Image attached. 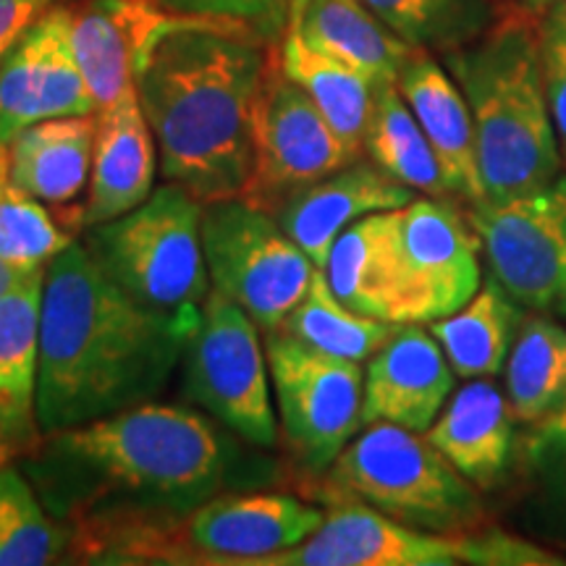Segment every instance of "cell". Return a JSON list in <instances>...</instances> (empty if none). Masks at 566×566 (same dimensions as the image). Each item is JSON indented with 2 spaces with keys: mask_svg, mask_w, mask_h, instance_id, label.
I'll return each mask as SVG.
<instances>
[{
  "mask_svg": "<svg viewBox=\"0 0 566 566\" xmlns=\"http://www.w3.org/2000/svg\"><path fill=\"white\" fill-rule=\"evenodd\" d=\"M323 273L334 294L354 313L396 323V210L373 212L352 223L336 239Z\"/></svg>",
  "mask_w": 566,
  "mask_h": 566,
  "instance_id": "obj_25",
  "label": "cell"
},
{
  "mask_svg": "<svg viewBox=\"0 0 566 566\" xmlns=\"http://www.w3.org/2000/svg\"><path fill=\"white\" fill-rule=\"evenodd\" d=\"M158 166V145L137 95L108 111H97L90 187L82 202V231L116 221L139 208L155 192Z\"/></svg>",
  "mask_w": 566,
  "mask_h": 566,
  "instance_id": "obj_19",
  "label": "cell"
},
{
  "mask_svg": "<svg viewBox=\"0 0 566 566\" xmlns=\"http://www.w3.org/2000/svg\"><path fill=\"white\" fill-rule=\"evenodd\" d=\"M279 66L289 80L300 84L313 97V103L328 118L338 137L354 153L363 155L365 129L370 122L378 84L367 80L363 71L349 66V63L317 51L294 30L283 34Z\"/></svg>",
  "mask_w": 566,
  "mask_h": 566,
  "instance_id": "obj_27",
  "label": "cell"
},
{
  "mask_svg": "<svg viewBox=\"0 0 566 566\" xmlns=\"http://www.w3.org/2000/svg\"><path fill=\"white\" fill-rule=\"evenodd\" d=\"M74 533L48 514L17 464L0 467V566H48L69 554Z\"/></svg>",
  "mask_w": 566,
  "mask_h": 566,
  "instance_id": "obj_31",
  "label": "cell"
},
{
  "mask_svg": "<svg viewBox=\"0 0 566 566\" xmlns=\"http://www.w3.org/2000/svg\"><path fill=\"white\" fill-rule=\"evenodd\" d=\"M558 0H525V9L533 13H546L551 6H556Z\"/></svg>",
  "mask_w": 566,
  "mask_h": 566,
  "instance_id": "obj_40",
  "label": "cell"
},
{
  "mask_svg": "<svg viewBox=\"0 0 566 566\" xmlns=\"http://www.w3.org/2000/svg\"><path fill=\"white\" fill-rule=\"evenodd\" d=\"M491 275L527 313L566 317V174L504 202L470 205Z\"/></svg>",
  "mask_w": 566,
  "mask_h": 566,
  "instance_id": "obj_11",
  "label": "cell"
},
{
  "mask_svg": "<svg viewBox=\"0 0 566 566\" xmlns=\"http://www.w3.org/2000/svg\"><path fill=\"white\" fill-rule=\"evenodd\" d=\"M189 336V328L124 294L76 239L48 263L42 281V433L155 401L181 365Z\"/></svg>",
  "mask_w": 566,
  "mask_h": 566,
  "instance_id": "obj_3",
  "label": "cell"
},
{
  "mask_svg": "<svg viewBox=\"0 0 566 566\" xmlns=\"http://www.w3.org/2000/svg\"><path fill=\"white\" fill-rule=\"evenodd\" d=\"M417 197L375 163L354 160L325 179H317L275 210L283 231L302 247L317 268H325L336 239L359 218L405 208Z\"/></svg>",
  "mask_w": 566,
  "mask_h": 566,
  "instance_id": "obj_17",
  "label": "cell"
},
{
  "mask_svg": "<svg viewBox=\"0 0 566 566\" xmlns=\"http://www.w3.org/2000/svg\"><path fill=\"white\" fill-rule=\"evenodd\" d=\"M415 51L451 53L491 30L493 0H365Z\"/></svg>",
  "mask_w": 566,
  "mask_h": 566,
  "instance_id": "obj_32",
  "label": "cell"
},
{
  "mask_svg": "<svg viewBox=\"0 0 566 566\" xmlns=\"http://www.w3.org/2000/svg\"><path fill=\"white\" fill-rule=\"evenodd\" d=\"M543 451H554L566 459V405L541 424V433L535 438V454H543Z\"/></svg>",
  "mask_w": 566,
  "mask_h": 566,
  "instance_id": "obj_38",
  "label": "cell"
},
{
  "mask_svg": "<svg viewBox=\"0 0 566 566\" xmlns=\"http://www.w3.org/2000/svg\"><path fill=\"white\" fill-rule=\"evenodd\" d=\"M522 317L525 310L491 275L464 307L428 328L459 378H493L504 370Z\"/></svg>",
  "mask_w": 566,
  "mask_h": 566,
  "instance_id": "obj_26",
  "label": "cell"
},
{
  "mask_svg": "<svg viewBox=\"0 0 566 566\" xmlns=\"http://www.w3.org/2000/svg\"><path fill=\"white\" fill-rule=\"evenodd\" d=\"M263 338L260 325L237 302L210 289L181 357L184 394L239 441L273 449L281 428Z\"/></svg>",
  "mask_w": 566,
  "mask_h": 566,
  "instance_id": "obj_7",
  "label": "cell"
},
{
  "mask_svg": "<svg viewBox=\"0 0 566 566\" xmlns=\"http://www.w3.org/2000/svg\"><path fill=\"white\" fill-rule=\"evenodd\" d=\"M271 71L265 40L226 19L163 11L134 61V90L160 174L202 205L242 197L254 108Z\"/></svg>",
  "mask_w": 566,
  "mask_h": 566,
  "instance_id": "obj_2",
  "label": "cell"
},
{
  "mask_svg": "<svg viewBox=\"0 0 566 566\" xmlns=\"http://www.w3.org/2000/svg\"><path fill=\"white\" fill-rule=\"evenodd\" d=\"M87 113L95 101L71 48V9L53 6L0 61V145L32 124Z\"/></svg>",
  "mask_w": 566,
  "mask_h": 566,
  "instance_id": "obj_14",
  "label": "cell"
},
{
  "mask_svg": "<svg viewBox=\"0 0 566 566\" xmlns=\"http://www.w3.org/2000/svg\"><path fill=\"white\" fill-rule=\"evenodd\" d=\"M55 3L59 0H0V61L9 55L21 34Z\"/></svg>",
  "mask_w": 566,
  "mask_h": 566,
  "instance_id": "obj_37",
  "label": "cell"
},
{
  "mask_svg": "<svg viewBox=\"0 0 566 566\" xmlns=\"http://www.w3.org/2000/svg\"><path fill=\"white\" fill-rule=\"evenodd\" d=\"M537 45H541V69L551 118H554L558 150L566 166V0H558L543 13Z\"/></svg>",
  "mask_w": 566,
  "mask_h": 566,
  "instance_id": "obj_35",
  "label": "cell"
},
{
  "mask_svg": "<svg viewBox=\"0 0 566 566\" xmlns=\"http://www.w3.org/2000/svg\"><path fill=\"white\" fill-rule=\"evenodd\" d=\"M82 242L124 294L195 334L212 289L197 197L166 181L126 216L84 229Z\"/></svg>",
  "mask_w": 566,
  "mask_h": 566,
  "instance_id": "obj_5",
  "label": "cell"
},
{
  "mask_svg": "<svg viewBox=\"0 0 566 566\" xmlns=\"http://www.w3.org/2000/svg\"><path fill=\"white\" fill-rule=\"evenodd\" d=\"M42 281L0 300V467L30 457L45 436L38 417Z\"/></svg>",
  "mask_w": 566,
  "mask_h": 566,
  "instance_id": "obj_21",
  "label": "cell"
},
{
  "mask_svg": "<svg viewBox=\"0 0 566 566\" xmlns=\"http://www.w3.org/2000/svg\"><path fill=\"white\" fill-rule=\"evenodd\" d=\"M480 250L470 218L449 200L415 197L396 208V323L428 325L464 307L483 286Z\"/></svg>",
  "mask_w": 566,
  "mask_h": 566,
  "instance_id": "obj_13",
  "label": "cell"
},
{
  "mask_svg": "<svg viewBox=\"0 0 566 566\" xmlns=\"http://www.w3.org/2000/svg\"><path fill=\"white\" fill-rule=\"evenodd\" d=\"M454 367L422 323H405L367 359L363 428L391 422L424 433L454 394Z\"/></svg>",
  "mask_w": 566,
  "mask_h": 566,
  "instance_id": "obj_16",
  "label": "cell"
},
{
  "mask_svg": "<svg viewBox=\"0 0 566 566\" xmlns=\"http://www.w3.org/2000/svg\"><path fill=\"white\" fill-rule=\"evenodd\" d=\"M95 134L97 113L27 126L9 145L11 179L34 200L59 208L55 216L80 210L76 200L90 187Z\"/></svg>",
  "mask_w": 566,
  "mask_h": 566,
  "instance_id": "obj_23",
  "label": "cell"
},
{
  "mask_svg": "<svg viewBox=\"0 0 566 566\" xmlns=\"http://www.w3.org/2000/svg\"><path fill=\"white\" fill-rule=\"evenodd\" d=\"M74 242V231L11 179L9 147L0 145V258L19 268H48Z\"/></svg>",
  "mask_w": 566,
  "mask_h": 566,
  "instance_id": "obj_33",
  "label": "cell"
},
{
  "mask_svg": "<svg viewBox=\"0 0 566 566\" xmlns=\"http://www.w3.org/2000/svg\"><path fill=\"white\" fill-rule=\"evenodd\" d=\"M279 428L296 462L323 475L363 430V363L331 357L286 331H265Z\"/></svg>",
  "mask_w": 566,
  "mask_h": 566,
  "instance_id": "obj_9",
  "label": "cell"
},
{
  "mask_svg": "<svg viewBox=\"0 0 566 566\" xmlns=\"http://www.w3.org/2000/svg\"><path fill=\"white\" fill-rule=\"evenodd\" d=\"M399 325L401 323L359 315L346 307L334 294L321 268L315 273L310 292L302 296V302L296 304L279 328L294 336L296 342L331 354V357L367 363L399 331Z\"/></svg>",
  "mask_w": 566,
  "mask_h": 566,
  "instance_id": "obj_30",
  "label": "cell"
},
{
  "mask_svg": "<svg viewBox=\"0 0 566 566\" xmlns=\"http://www.w3.org/2000/svg\"><path fill=\"white\" fill-rule=\"evenodd\" d=\"M443 55L475 124L483 202L512 200L554 181L564 160L533 27L509 19Z\"/></svg>",
  "mask_w": 566,
  "mask_h": 566,
  "instance_id": "obj_4",
  "label": "cell"
},
{
  "mask_svg": "<svg viewBox=\"0 0 566 566\" xmlns=\"http://www.w3.org/2000/svg\"><path fill=\"white\" fill-rule=\"evenodd\" d=\"M239 436L189 409L147 401L42 436L27 457L48 512L74 541L174 525L244 478Z\"/></svg>",
  "mask_w": 566,
  "mask_h": 566,
  "instance_id": "obj_1",
  "label": "cell"
},
{
  "mask_svg": "<svg viewBox=\"0 0 566 566\" xmlns=\"http://www.w3.org/2000/svg\"><path fill=\"white\" fill-rule=\"evenodd\" d=\"M359 158L313 97L281 66H271L254 108V155L244 200L275 216L304 187Z\"/></svg>",
  "mask_w": 566,
  "mask_h": 566,
  "instance_id": "obj_12",
  "label": "cell"
},
{
  "mask_svg": "<svg viewBox=\"0 0 566 566\" xmlns=\"http://www.w3.org/2000/svg\"><path fill=\"white\" fill-rule=\"evenodd\" d=\"M462 564L478 566H562L564 556L551 554L525 537L504 530H480V533L457 535Z\"/></svg>",
  "mask_w": 566,
  "mask_h": 566,
  "instance_id": "obj_36",
  "label": "cell"
},
{
  "mask_svg": "<svg viewBox=\"0 0 566 566\" xmlns=\"http://www.w3.org/2000/svg\"><path fill=\"white\" fill-rule=\"evenodd\" d=\"M396 87L433 147L451 197H462L470 205L483 202L485 187L478 160L475 124L464 92L449 69H443L428 51H415L401 69Z\"/></svg>",
  "mask_w": 566,
  "mask_h": 566,
  "instance_id": "obj_18",
  "label": "cell"
},
{
  "mask_svg": "<svg viewBox=\"0 0 566 566\" xmlns=\"http://www.w3.org/2000/svg\"><path fill=\"white\" fill-rule=\"evenodd\" d=\"M328 485L424 533L464 535L483 516L478 488L424 433L391 422L365 424L331 464Z\"/></svg>",
  "mask_w": 566,
  "mask_h": 566,
  "instance_id": "obj_6",
  "label": "cell"
},
{
  "mask_svg": "<svg viewBox=\"0 0 566 566\" xmlns=\"http://www.w3.org/2000/svg\"><path fill=\"white\" fill-rule=\"evenodd\" d=\"M457 535L401 525L370 504L338 499L323 525L300 546L268 556L260 566H457Z\"/></svg>",
  "mask_w": 566,
  "mask_h": 566,
  "instance_id": "obj_15",
  "label": "cell"
},
{
  "mask_svg": "<svg viewBox=\"0 0 566 566\" xmlns=\"http://www.w3.org/2000/svg\"><path fill=\"white\" fill-rule=\"evenodd\" d=\"M210 283L237 302L260 331H273L302 302L321 271L279 218L244 197L202 205Z\"/></svg>",
  "mask_w": 566,
  "mask_h": 566,
  "instance_id": "obj_8",
  "label": "cell"
},
{
  "mask_svg": "<svg viewBox=\"0 0 566 566\" xmlns=\"http://www.w3.org/2000/svg\"><path fill=\"white\" fill-rule=\"evenodd\" d=\"M504 370L514 420H551L566 405V325L541 313L522 317Z\"/></svg>",
  "mask_w": 566,
  "mask_h": 566,
  "instance_id": "obj_28",
  "label": "cell"
},
{
  "mask_svg": "<svg viewBox=\"0 0 566 566\" xmlns=\"http://www.w3.org/2000/svg\"><path fill=\"white\" fill-rule=\"evenodd\" d=\"M300 3L302 0H160L163 9L171 13L237 21L263 40L283 38Z\"/></svg>",
  "mask_w": 566,
  "mask_h": 566,
  "instance_id": "obj_34",
  "label": "cell"
},
{
  "mask_svg": "<svg viewBox=\"0 0 566 566\" xmlns=\"http://www.w3.org/2000/svg\"><path fill=\"white\" fill-rule=\"evenodd\" d=\"M289 30L317 51L363 71L375 84L399 80L415 53L367 9L365 0H302Z\"/></svg>",
  "mask_w": 566,
  "mask_h": 566,
  "instance_id": "obj_24",
  "label": "cell"
},
{
  "mask_svg": "<svg viewBox=\"0 0 566 566\" xmlns=\"http://www.w3.org/2000/svg\"><path fill=\"white\" fill-rule=\"evenodd\" d=\"M424 438L478 491L499 485L514 446V415L491 380L472 378L449 396Z\"/></svg>",
  "mask_w": 566,
  "mask_h": 566,
  "instance_id": "obj_22",
  "label": "cell"
},
{
  "mask_svg": "<svg viewBox=\"0 0 566 566\" xmlns=\"http://www.w3.org/2000/svg\"><path fill=\"white\" fill-rule=\"evenodd\" d=\"M325 512L292 493H221L147 541L142 564L260 566L300 546L323 525Z\"/></svg>",
  "mask_w": 566,
  "mask_h": 566,
  "instance_id": "obj_10",
  "label": "cell"
},
{
  "mask_svg": "<svg viewBox=\"0 0 566 566\" xmlns=\"http://www.w3.org/2000/svg\"><path fill=\"white\" fill-rule=\"evenodd\" d=\"M45 275V268H19L0 258V300L17 292V289L27 286L34 279Z\"/></svg>",
  "mask_w": 566,
  "mask_h": 566,
  "instance_id": "obj_39",
  "label": "cell"
},
{
  "mask_svg": "<svg viewBox=\"0 0 566 566\" xmlns=\"http://www.w3.org/2000/svg\"><path fill=\"white\" fill-rule=\"evenodd\" d=\"M363 153H367V158L380 171L415 189L417 195L438 197V200L451 197L433 147H430L422 126L417 124L415 113L396 87V82L375 87V103L365 129Z\"/></svg>",
  "mask_w": 566,
  "mask_h": 566,
  "instance_id": "obj_29",
  "label": "cell"
},
{
  "mask_svg": "<svg viewBox=\"0 0 566 566\" xmlns=\"http://www.w3.org/2000/svg\"><path fill=\"white\" fill-rule=\"evenodd\" d=\"M163 11L160 0H87L71 9V48L95 113L137 95L134 61Z\"/></svg>",
  "mask_w": 566,
  "mask_h": 566,
  "instance_id": "obj_20",
  "label": "cell"
}]
</instances>
